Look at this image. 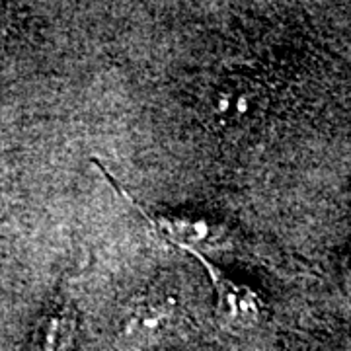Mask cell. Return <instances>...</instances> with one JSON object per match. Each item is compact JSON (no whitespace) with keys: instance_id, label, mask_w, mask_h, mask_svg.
<instances>
[{"instance_id":"obj_4","label":"cell","mask_w":351,"mask_h":351,"mask_svg":"<svg viewBox=\"0 0 351 351\" xmlns=\"http://www.w3.org/2000/svg\"><path fill=\"white\" fill-rule=\"evenodd\" d=\"M262 94L256 84L244 76H232L215 90L211 113L223 127L246 123L260 110Z\"/></svg>"},{"instance_id":"obj_2","label":"cell","mask_w":351,"mask_h":351,"mask_svg":"<svg viewBox=\"0 0 351 351\" xmlns=\"http://www.w3.org/2000/svg\"><path fill=\"white\" fill-rule=\"evenodd\" d=\"M94 166L104 174V178L108 180V184L117 189V193L129 205H133L164 240L180 246L182 250H199V246H211L217 240L223 239V226L209 221V219H203V217H182V215H154L151 211H147V209H143L141 203L133 199L125 189L119 186V182L104 168V164L94 162Z\"/></svg>"},{"instance_id":"obj_3","label":"cell","mask_w":351,"mask_h":351,"mask_svg":"<svg viewBox=\"0 0 351 351\" xmlns=\"http://www.w3.org/2000/svg\"><path fill=\"white\" fill-rule=\"evenodd\" d=\"M178 295L174 289L164 283H154L147 293H143L125 318L121 338L129 343H151L162 338V334L174 324L178 316Z\"/></svg>"},{"instance_id":"obj_5","label":"cell","mask_w":351,"mask_h":351,"mask_svg":"<svg viewBox=\"0 0 351 351\" xmlns=\"http://www.w3.org/2000/svg\"><path fill=\"white\" fill-rule=\"evenodd\" d=\"M75 314L61 306L43 320L39 330V351H71L75 338Z\"/></svg>"},{"instance_id":"obj_1","label":"cell","mask_w":351,"mask_h":351,"mask_svg":"<svg viewBox=\"0 0 351 351\" xmlns=\"http://www.w3.org/2000/svg\"><path fill=\"white\" fill-rule=\"evenodd\" d=\"M191 254L209 277L215 291V311L219 320L228 328H252L262 316V301L258 293L228 277L201 250H186Z\"/></svg>"}]
</instances>
